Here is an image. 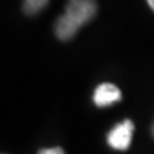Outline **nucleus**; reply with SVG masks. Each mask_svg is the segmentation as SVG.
<instances>
[{
    "mask_svg": "<svg viewBox=\"0 0 154 154\" xmlns=\"http://www.w3.org/2000/svg\"><path fill=\"white\" fill-rule=\"evenodd\" d=\"M133 130L134 124L131 120H124L123 123L116 124L107 136V143L114 150H127L131 144Z\"/></svg>",
    "mask_w": 154,
    "mask_h": 154,
    "instance_id": "nucleus-2",
    "label": "nucleus"
},
{
    "mask_svg": "<svg viewBox=\"0 0 154 154\" xmlns=\"http://www.w3.org/2000/svg\"><path fill=\"white\" fill-rule=\"evenodd\" d=\"M37 154H64V150L60 147H53V149H43Z\"/></svg>",
    "mask_w": 154,
    "mask_h": 154,
    "instance_id": "nucleus-5",
    "label": "nucleus"
},
{
    "mask_svg": "<svg viewBox=\"0 0 154 154\" xmlns=\"http://www.w3.org/2000/svg\"><path fill=\"white\" fill-rule=\"evenodd\" d=\"M97 13L96 0H69L66 11L56 22L54 30L60 40L74 37L79 29L88 23Z\"/></svg>",
    "mask_w": 154,
    "mask_h": 154,
    "instance_id": "nucleus-1",
    "label": "nucleus"
},
{
    "mask_svg": "<svg viewBox=\"0 0 154 154\" xmlns=\"http://www.w3.org/2000/svg\"><path fill=\"white\" fill-rule=\"evenodd\" d=\"M147 3H149V6L154 10V0H147Z\"/></svg>",
    "mask_w": 154,
    "mask_h": 154,
    "instance_id": "nucleus-6",
    "label": "nucleus"
},
{
    "mask_svg": "<svg viewBox=\"0 0 154 154\" xmlns=\"http://www.w3.org/2000/svg\"><path fill=\"white\" fill-rule=\"evenodd\" d=\"M151 133H153V136H154V124H153V127H151Z\"/></svg>",
    "mask_w": 154,
    "mask_h": 154,
    "instance_id": "nucleus-7",
    "label": "nucleus"
},
{
    "mask_svg": "<svg viewBox=\"0 0 154 154\" xmlns=\"http://www.w3.org/2000/svg\"><path fill=\"white\" fill-rule=\"evenodd\" d=\"M49 5V0H24L23 2V11L29 14V16H33L37 14L38 11H42Z\"/></svg>",
    "mask_w": 154,
    "mask_h": 154,
    "instance_id": "nucleus-4",
    "label": "nucleus"
},
{
    "mask_svg": "<svg viewBox=\"0 0 154 154\" xmlns=\"http://www.w3.org/2000/svg\"><path fill=\"white\" fill-rule=\"evenodd\" d=\"M93 100L96 106L106 107V106H110L113 103H116V101H120L121 91L120 88L116 87L114 84H111V83H103V84H100L99 87L96 88Z\"/></svg>",
    "mask_w": 154,
    "mask_h": 154,
    "instance_id": "nucleus-3",
    "label": "nucleus"
}]
</instances>
